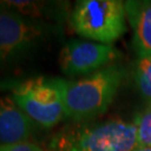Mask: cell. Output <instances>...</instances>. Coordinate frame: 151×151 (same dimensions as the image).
I'll use <instances>...</instances> for the list:
<instances>
[{
    "label": "cell",
    "instance_id": "obj_8",
    "mask_svg": "<svg viewBox=\"0 0 151 151\" xmlns=\"http://www.w3.org/2000/svg\"><path fill=\"white\" fill-rule=\"evenodd\" d=\"M127 19L133 30V46L139 56H151V0L124 1Z\"/></svg>",
    "mask_w": 151,
    "mask_h": 151
},
{
    "label": "cell",
    "instance_id": "obj_12",
    "mask_svg": "<svg viewBox=\"0 0 151 151\" xmlns=\"http://www.w3.org/2000/svg\"><path fill=\"white\" fill-rule=\"evenodd\" d=\"M134 151H151V148H137Z\"/></svg>",
    "mask_w": 151,
    "mask_h": 151
},
{
    "label": "cell",
    "instance_id": "obj_6",
    "mask_svg": "<svg viewBox=\"0 0 151 151\" xmlns=\"http://www.w3.org/2000/svg\"><path fill=\"white\" fill-rule=\"evenodd\" d=\"M118 50L112 45L90 40H70L62 47L60 66L67 76H86L113 64Z\"/></svg>",
    "mask_w": 151,
    "mask_h": 151
},
{
    "label": "cell",
    "instance_id": "obj_10",
    "mask_svg": "<svg viewBox=\"0 0 151 151\" xmlns=\"http://www.w3.org/2000/svg\"><path fill=\"white\" fill-rule=\"evenodd\" d=\"M134 123L138 148H151V103L137 116Z\"/></svg>",
    "mask_w": 151,
    "mask_h": 151
},
{
    "label": "cell",
    "instance_id": "obj_2",
    "mask_svg": "<svg viewBox=\"0 0 151 151\" xmlns=\"http://www.w3.org/2000/svg\"><path fill=\"white\" fill-rule=\"evenodd\" d=\"M125 70L111 64L83 76L64 82V104L66 116L72 122L96 120L105 113L122 84Z\"/></svg>",
    "mask_w": 151,
    "mask_h": 151
},
{
    "label": "cell",
    "instance_id": "obj_1",
    "mask_svg": "<svg viewBox=\"0 0 151 151\" xmlns=\"http://www.w3.org/2000/svg\"><path fill=\"white\" fill-rule=\"evenodd\" d=\"M137 124L120 118L70 122L52 135L46 151H134Z\"/></svg>",
    "mask_w": 151,
    "mask_h": 151
},
{
    "label": "cell",
    "instance_id": "obj_7",
    "mask_svg": "<svg viewBox=\"0 0 151 151\" xmlns=\"http://www.w3.org/2000/svg\"><path fill=\"white\" fill-rule=\"evenodd\" d=\"M36 127L6 92H0V147L29 141Z\"/></svg>",
    "mask_w": 151,
    "mask_h": 151
},
{
    "label": "cell",
    "instance_id": "obj_11",
    "mask_svg": "<svg viewBox=\"0 0 151 151\" xmlns=\"http://www.w3.org/2000/svg\"><path fill=\"white\" fill-rule=\"evenodd\" d=\"M0 151H46L35 141H24L15 145L0 147Z\"/></svg>",
    "mask_w": 151,
    "mask_h": 151
},
{
    "label": "cell",
    "instance_id": "obj_9",
    "mask_svg": "<svg viewBox=\"0 0 151 151\" xmlns=\"http://www.w3.org/2000/svg\"><path fill=\"white\" fill-rule=\"evenodd\" d=\"M133 78L140 94L151 103V56H139L133 67Z\"/></svg>",
    "mask_w": 151,
    "mask_h": 151
},
{
    "label": "cell",
    "instance_id": "obj_5",
    "mask_svg": "<svg viewBox=\"0 0 151 151\" xmlns=\"http://www.w3.org/2000/svg\"><path fill=\"white\" fill-rule=\"evenodd\" d=\"M125 19L121 0H81L70 14V25L77 35L105 45H111L127 32Z\"/></svg>",
    "mask_w": 151,
    "mask_h": 151
},
{
    "label": "cell",
    "instance_id": "obj_4",
    "mask_svg": "<svg viewBox=\"0 0 151 151\" xmlns=\"http://www.w3.org/2000/svg\"><path fill=\"white\" fill-rule=\"evenodd\" d=\"M52 32L48 24L0 6V68L27 60Z\"/></svg>",
    "mask_w": 151,
    "mask_h": 151
},
{
    "label": "cell",
    "instance_id": "obj_3",
    "mask_svg": "<svg viewBox=\"0 0 151 151\" xmlns=\"http://www.w3.org/2000/svg\"><path fill=\"white\" fill-rule=\"evenodd\" d=\"M64 78L34 76L0 82V90L12 99L34 123L45 129L67 119L64 104Z\"/></svg>",
    "mask_w": 151,
    "mask_h": 151
}]
</instances>
